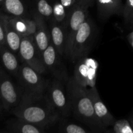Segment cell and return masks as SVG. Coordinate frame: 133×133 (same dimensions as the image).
Wrapping results in <instances>:
<instances>
[{"mask_svg":"<svg viewBox=\"0 0 133 133\" xmlns=\"http://www.w3.org/2000/svg\"><path fill=\"white\" fill-rule=\"evenodd\" d=\"M10 112L16 117L46 129L61 118L46 92L32 93L23 90L19 103Z\"/></svg>","mask_w":133,"mask_h":133,"instance_id":"1","label":"cell"},{"mask_svg":"<svg viewBox=\"0 0 133 133\" xmlns=\"http://www.w3.org/2000/svg\"><path fill=\"white\" fill-rule=\"evenodd\" d=\"M74 117L79 122L88 126L94 132H107L95 114L92 101L88 93V89L77 83L74 76L70 77L66 83Z\"/></svg>","mask_w":133,"mask_h":133,"instance_id":"2","label":"cell"},{"mask_svg":"<svg viewBox=\"0 0 133 133\" xmlns=\"http://www.w3.org/2000/svg\"><path fill=\"white\" fill-rule=\"evenodd\" d=\"M96 37V28L89 17L82 23L74 38L70 59L75 62L78 59L87 57L93 46Z\"/></svg>","mask_w":133,"mask_h":133,"instance_id":"3","label":"cell"},{"mask_svg":"<svg viewBox=\"0 0 133 133\" xmlns=\"http://www.w3.org/2000/svg\"><path fill=\"white\" fill-rule=\"evenodd\" d=\"M88 17V8L77 3L67 12L66 20L62 25L66 38L65 55L70 58L74 38L82 23Z\"/></svg>","mask_w":133,"mask_h":133,"instance_id":"4","label":"cell"},{"mask_svg":"<svg viewBox=\"0 0 133 133\" xmlns=\"http://www.w3.org/2000/svg\"><path fill=\"white\" fill-rule=\"evenodd\" d=\"M16 78L23 90L32 93H45L49 83V81L42 76V74L22 62Z\"/></svg>","mask_w":133,"mask_h":133,"instance_id":"5","label":"cell"},{"mask_svg":"<svg viewBox=\"0 0 133 133\" xmlns=\"http://www.w3.org/2000/svg\"><path fill=\"white\" fill-rule=\"evenodd\" d=\"M64 84L54 78L52 81H49L46 94L61 118H67L71 115L72 110L68 93Z\"/></svg>","mask_w":133,"mask_h":133,"instance_id":"6","label":"cell"},{"mask_svg":"<svg viewBox=\"0 0 133 133\" xmlns=\"http://www.w3.org/2000/svg\"><path fill=\"white\" fill-rule=\"evenodd\" d=\"M74 68V77L79 84L87 89L96 87L99 64L93 58L84 57L78 59Z\"/></svg>","mask_w":133,"mask_h":133,"instance_id":"7","label":"cell"},{"mask_svg":"<svg viewBox=\"0 0 133 133\" xmlns=\"http://www.w3.org/2000/svg\"><path fill=\"white\" fill-rule=\"evenodd\" d=\"M23 89L17 87L0 65V100L3 109L10 112L19 103Z\"/></svg>","mask_w":133,"mask_h":133,"instance_id":"8","label":"cell"},{"mask_svg":"<svg viewBox=\"0 0 133 133\" xmlns=\"http://www.w3.org/2000/svg\"><path fill=\"white\" fill-rule=\"evenodd\" d=\"M18 55L21 62L27 64L39 74H45L48 71L42 57L36 48L34 36L22 37Z\"/></svg>","mask_w":133,"mask_h":133,"instance_id":"9","label":"cell"},{"mask_svg":"<svg viewBox=\"0 0 133 133\" xmlns=\"http://www.w3.org/2000/svg\"><path fill=\"white\" fill-rule=\"evenodd\" d=\"M42 59L48 71H49L54 78L64 83H67L69 77L67 69L61 59V55L55 49L50 41L49 45L42 55Z\"/></svg>","mask_w":133,"mask_h":133,"instance_id":"10","label":"cell"},{"mask_svg":"<svg viewBox=\"0 0 133 133\" xmlns=\"http://www.w3.org/2000/svg\"><path fill=\"white\" fill-rule=\"evenodd\" d=\"M88 93L92 101L95 114L101 124L106 128L112 125L116 122L115 118L101 99L96 87L88 89Z\"/></svg>","mask_w":133,"mask_h":133,"instance_id":"11","label":"cell"},{"mask_svg":"<svg viewBox=\"0 0 133 133\" xmlns=\"http://www.w3.org/2000/svg\"><path fill=\"white\" fill-rule=\"evenodd\" d=\"M33 18L36 23V30L34 35L35 44L39 53L42 57L43 53L46 49L51 41V35L43 16L38 12H34Z\"/></svg>","mask_w":133,"mask_h":133,"instance_id":"12","label":"cell"},{"mask_svg":"<svg viewBox=\"0 0 133 133\" xmlns=\"http://www.w3.org/2000/svg\"><path fill=\"white\" fill-rule=\"evenodd\" d=\"M4 132L11 133H44L46 129L16 117L6 122Z\"/></svg>","mask_w":133,"mask_h":133,"instance_id":"13","label":"cell"},{"mask_svg":"<svg viewBox=\"0 0 133 133\" xmlns=\"http://www.w3.org/2000/svg\"><path fill=\"white\" fill-rule=\"evenodd\" d=\"M97 12L103 21L109 19L112 16L122 14L123 5L122 0H95Z\"/></svg>","mask_w":133,"mask_h":133,"instance_id":"14","label":"cell"},{"mask_svg":"<svg viewBox=\"0 0 133 133\" xmlns=\"http://www.w3.org/2000/svg\"><path fill=\"white\" fill-rule=\"evenodd\" d=\"M51 42L61 56L65 55L66 38L63 25L56 22L53 18L50 22Z\"/></svg>","mask_w":133,"mask_h":133,"instance_id":"15","label":"cell"},{"mask_svg":"<svg viewBox=\"0 0 133 133\" xmlns=\"http://www.w3.org/2000/svg\"><path fill=\"white\" fill-rule=\"evenodd\" d=\"M0 61L5 70L16 77L20 64L16 54L6 45H0Z\"/></svg>","mask_w":133,"mask_h":133,"instance_id":"16","label":"cell"},{"mask_svg":"<svg viewBox=\"0 0 133 133\" xmlns=\"http://www.w3.org/2000/svg\"><path fill=\"white\" fill-rule=\"evenodd\" d=\"M1 10L9 16L26 17L27 9L25 0H5L1 5Z\"/></svg>","mask_w":133,"mask_h":133,"instance_id":"17","label":"cell"},{"mask_svg":"<svg viewBox=\"0 0 133 133\" xmlns=\"http://www.w3.org/2000/svg\"><path fill=\"white\" fill-rule=\"evenodd\" d=\"M22 37L21 35L14 29L6 19L5 14V39L6 45L14 53L17 55L19 53L21 42Z\"/></svg>","mask_w":133,"mask_h":133,"instance_id":"18","label":"cell"},{"mask_svg":"<svg viewBox=\"0 0 133 133\" xmlns=\"http://www.w3.org/2000/svg\"><path fill=\"white\" fill-rule=\"evenodd\" d=\"M61 123L58 127V132L65 133H89L92 131L87 130L84 127L75 124L66 120V118L60 119Z\"/></svg>","mask_w":133,"mask_h":133,"instance_id":"19","label":"cell"},{"mask_svg":"<svg viewBox=\"0 0 133 133\" xmlns=\"http://www.w3.org/2000/svg\"><path fill=\"white\" fill-rule=\"evenodd\" d=\"M6 18L8 22L12 26L13 28L21 35L22 37L27 36V27L25 20V17L13 16L6 14Z\"/></svg>","mask_w":133,"mask_h":133,"instance_id":"20","label":"cell"},{"mask_svg":"<svg viewBox=\"0 0 133 133\" xmlns=\"http://www.w3.org/2000/svg\"><path fill=\"white\" fill-rule=\"evenodd\" d=\"M53 5L49 0H36V12L45 19L53 18Z\"/></svg>","mask_w":133,"mask_h":133,"instance_id":"21","label":"cell"},{"mask_svg":"<svg viewBox=\"0 0 133 133\" xmlns=\"http://www.w3.org/2000/svg\"><path fill=\"white\" fill-rule=\"evenodd\" d=\"M67 10L61 1H56L53 5V18L61 25H63L67 16Z\"/></svg>","mask_w":133,"mask_h":133,"instance_id":"22","label":"cell"},{"mask_svg":"<svg viewBox=\"0 0 133 133\" xmlns=\"http://www.w3.org/2000/svg\"><path fill=\"white\" fill-rule=\"evenodd\" d=\"M111 132L115 133H133L131 122L127 119H119L113 123Z\"/></svg>","mask_w":133,"mask_h":133,"instance_id":"23","label":"cell"},{"mask_svg":"<svg viewBox=\"0 0 133 133\" xmlns=\"http://www.w3.org/2000/svg\"><path fill=\"white\" fill-rule=\"evenodd\" d=\"M122 14L126 22L133 23V0H126Z\"/></svg>","mask_w":133,"mask_h":133,"instance_id":"24","label":"cell"},{"mask_svg":"<svg viewBox=\"0 0 133 133\" xmlns=\"http://www.w3.org/2000/svg\"><path fill=\"white\" fill-rule=\"evenodd\" d=\"M0 45H6L5 14L1 11H0Z\"/></svg>","mask_w":133,"mask_h":133,"instance_id":"25","label":"cell"},{"mask_svg":"<svg viewBox=\"0 0 133 133\" xmlns=\"http://www.w3.org/2000/svg\"><path fill=\"white\" fill-rule=\"evenodd\" d=\"M25 20L27 27V36H34L36 30V21L33 18L32 19H29L27 17H25Z\"/></svg>","mask_w":133,"mask_h":133,"instance_id":"26","label":"cell"},{"mask_svg":"<svg viewBox=\"0 0 133 133\" xmlns=\"http://www.w3.org/2000/svg\"><path fill=\"white\" fill-rule=\"evenodd\" d=\"M60 1L62 4V5L66 8L67 11H68L77 3V0H60Z\"/></svg>","mask_w":133,"mask_h":133,"instance_id":"27","label":"cell"},{"mask_svg":"<svg viewBox=\"0 0 133 133\" xmlns=\"http://www.w3.org/2000/svg\"><path fill=\"white\" fill-rule=\"evenodd\" d=\"M95 0H77V3L86 6L87 8H89L94 5Z\"/></svg>","mask_w":133,"mask_h":133,"instance_id":"28","label":"cell"},{"mask_svg":"<svg viewBox=\"0 0 133 133\" xmlns=\"http://www.w3.org/2000/svg\"><path fill=\"white\" fill-rule=\"evenodd\" d=\"M128 40H129V42H130V44H131V46H132L133 48V31H132L131 33L129 34Z\"/></svg>","mask_w":133,"mask_h":133,"instance_id":"29","label":"cell"},{"mask_svg":"<svg viewBox=\"0 0 133 133\" xmlns=\"http://www.w3.org/2000/svg\"><path fill=\"white\" fill-rule=\"evenodd\" d=\"M3 109V107L2 103H1V100H0V115H1Z\"/></svg>","mask_w":133,"mask_h":133,"instance_id":"30","label":"cell"},{"mask_svg":"<svg viewBox=\"0 0 133 133\" xmlns=\"http://www.w3.org/2000/svg\"><path fill=\"white\" fill-rule=\"evenodd\" d=\"M4 1H5V0H0V6H1V5H2L3 3L4 2Z\"/></svg>","mask_w":133,"mask_h":133,"instance_id":"31","label":"cell"},{"mask_svg":"<svg viewBox=\"0 0 133 133\" xmlns=\"http://www.w3.org/2000/svg\"><path fill=\"white\" fill-rule=\"evenodd\" d=\"M131 125H132V127H133V116L131 119Z\"/></svg>","mask_w":133,"mask_h":133,"instance_id":"32","label":"cell"}]
</instances>
